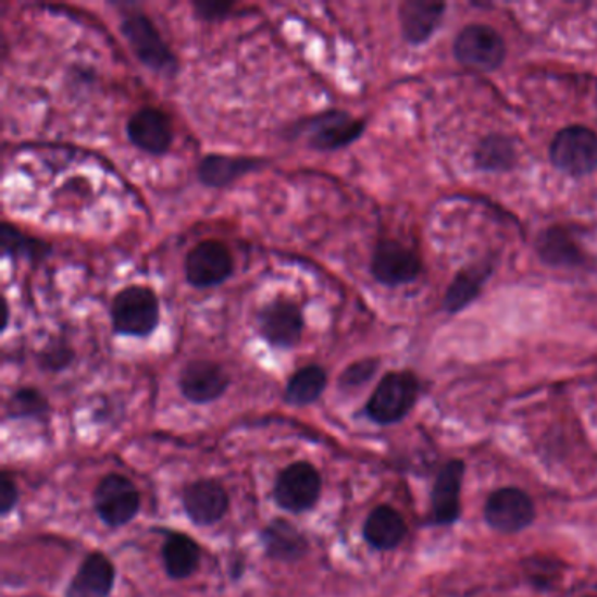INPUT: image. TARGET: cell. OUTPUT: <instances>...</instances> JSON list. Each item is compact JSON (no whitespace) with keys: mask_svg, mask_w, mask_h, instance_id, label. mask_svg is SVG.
Segmentation results:
<instances>
[{"mask_svg":"<svg viewBox=\"0 0 597 597\" xmlns=\"http://www.w3.org/2000/svg\"><path fill=\"white\" fill-rule=\"evenodd\" d=\"M109 314L111 326L117 335L146 338L160 323V300L148 286L130 284L114 295Z\"/></svg>","mask_w":597,"mask_h":597,"instance_id":"cell-1","label":"cell"},{"mask_svg":"<svg viewBox=\"0 0 597 597\" xmlns=\"http://www.w3.org/2000/svg\"><path fill=\"white\" fill-rule=\"evenodd\" d=\"M120 32L130 46L135 57L145 67L163 76H175L179 71V60L171 46L166 45L157 25L148 14L140 11H128L123 14Z\"/></svg>","mask_w":597,"mask_h":597,"instance_id":"cell-2","label":"cell"},{"mask_svg":"<svg viewBox=\"0 0 597 597\" xmlns=\"http://www.w3.org/2000/svg\"><path fill=\"white\" fill-rule=\"evenodd\" d=\"M366 123L347 111H324L289 126L291 137L306 135L307 145L321 153H332L347 148L363 135Z\"/></svg>","mask_w":597,"mask_h":597,"instance_id":"cell-3","label":"cell"},{"mask_svg":"<svg viewBox=\"0 0 597 597\" xmlns=\"http://www.w3.org/2000/svg\"><path fill=\"white\" fill-rule=\"evenodd\" d=\"M418 378L410 372H391L378 382L366 405L369 418L378 424L398 423L418 400Z\"/></svg>","mask_w":597,"mask_h":597,"instance_id":"cell-4","label":"cell"},{"mask_svg":"<svg viewBox=\"0 0 597 597\" xmlns=\"http://www.w3.org/2000/svg\"><path fill=\"white\" fill-rule=\"evenodd\" d=\"M550 160L557 171L584 177L597 169V134L587 126L573 125L554 137Z\"/></svg>","mask_w":597,"mask_h":597,"instance_id":"cell-5","label":"cell"},{"mask_svg":"<svg viewBox=\"0 0 597 597\" xmlns=\"http://www.w3.org/2000/svg\"><path fill=\"white\" fill-rule=\"evenodd\" d=\"M232 251L220 240H202L185 258V277L197 289L216 288L234 275Z\"/></svg>","mask_w":597,"mask_h":597,"instance_id":"cell-6","label":"cell"},{"mask_svg":"<svg viewBox=\"0 0 597 597\" xmlns=\"http://www.w3.org/2000/svg\"><path fill=\"white\" fill-rule=\"evenodd\" d=\"M453 54L467 67L493 73L507 59L503 37L487 25H468L453 42Z\"/></svg>","mask_w":597,"mask_h":597,"instance_id":"cell-7","label":"cell"},{"mask_svg":"<svg viewBox=\"0 0 597 597\" xmlns=\"http://www.w3.org/2000/svg\"><path fill=\"white\" fill-rule=\"evenodd\" d=\"M306 328L303 312L291 298L277 297L258 312V329L270 346L293 349L301 341Z\"/></svg>","mask_w":597,"mask_h":597,"instance_id":"cell-8","label":"cell"},{"mask_svg":"<svg viewBox=\"0 0 597 597\" xmlns=\"http://www.w3.org/2000/svg\"><path fill=\"white\" fill-rule=\"evenodd\" d=\"M372 275L377 283L396 288L410 284L421 275L423 263L418 252L393 238H382L372 257Z\"/></svg>","mask_w":597,"mask_h":597,"instance_id":"cell-9","label":"cell"},{"mask_svg":"<svg viewBox=\"0 0 597 597\" xmlns=\"http://www.w3.org/2000/svg\"><path fill=\"white\" fill-rule=\"evenodd\" d=\"M140 496L126 476L108 475L95 490V510L103 524L122 527L139 513Z\"/></svg>","mask_w":597,"mask_h":597,"instance_id":"cell-10","label":"cell"},{"mask_svg":"<svg viewBox=\"0 0 597 597\" xmlns=\"http://www.w3.org/2000/svg\"><path fill=\"white\" fill-rule=\"evenodd\" d=\"M320 495V473L309 463L291 464L277 476L275 482V501L278 507L288 512H307L318 503Z\"/></svg>","mask_w":597,"mask_h":597,"instance_id":"cell-11","label":"cell"},{"mask_svg":"<svg viewBox=\"0 0 597 597\" xmlns=\"http://www.w3.org/2000/svg\"><path fill=\"white\" fill-rule=\"evenodd\" d=\"M126 137L130 140V145L140 151L153 157H162L174 142L171 117L166 116L165 111L154 105L137 109L126 122Z\"/></svg>","mask_w":597,"mask_h":597,"instance_id":"cell-12","label":"cell"},{"mask_svg":"<svg viewBox=\"0 0 597 597\" xmlns=\"http://www.w3.org/2000/svg\"><path fill=\"white\" fill-rule=\"evenodd\" d=\"M228 386V373L214 361H189L179 373L181 393L191 403L203 405L216 401L225 395Z\"/></svg>","mask_w":597,"mask_h":597,"instance_id":"cell-13","label":"cell"},{"mask_svg":"<svg viewBox=\"0 0 597 597\" xmlns=\"http://www.w3.org/2000/svg\"><path fill=\"white\" fill-rule=\"evenodd\" d=\"M485 519L501 533H517L535 519V505L519 489H499L485 505Z\"/></svg>","mask_w":597,"mask_h":597,"instance_id":"cell-14","label":"cell"},{"mask_svg":"<svg viewBox=\"0 0 597 597\" xmlns=\"http://www.w3.org/2000/svg\"><path fill=\"white\" fill-rule=\"evenodd\" d=\"M266 165L263 158L232 157V154L211 153L198 163V181L207 188H228L237 181Z\"/></svg>","mask_w":597,"mask_h":597,"instance_id":"cell-15","label":"cell"},{"mask_svg":"<svg viewBox=\"0 0 597 597\" xmlns=\"http://www.w3.org/2000/svg\"><path fill=\"white\" fill-rule=\"evenodd\" d=\"M183 503L195 524L212 525L225 517L229 499L220 482L198 481L186 487Z\"/></svg>","mask_w":597,"mask_h":597,"instance_id":"cell-16","label":"cell"},{"mask_svg":"<svg viewBox=\"0 0 597 597\" xmlns=\"http://www.w3.org/2000/svg\"><path fill=\"white\" fill-rule=\"evenodd\" d=\"M114 576L116 571L108 557L90 554L69 585L65 597H108L114 587Z\"/></svg>","mask_w":597,"mask_h":597,"instance_id":"cell-17","label":"cell"},{"mask_svg":"<svg viewBox=\"0 0 597 597\" xmlns=\"http://www.w3.org/2000/svg\"><path fill=\"white\" fill-rule=\"evenodd\" d=\"M445 4L441 2H424V0H407L400 5V25L405 41L410 45H423L438 27L444 16Z\"/></svg>","mask_w":597,"mask_h":597,"instance_id":"cell-18","label":"cell"},{"mask_svg":"<svg viewBox=\"0 0 597 597\" xmlns=\"http://www.w3.org/2000/svg\"><path fill=\"white\" fill-rule=\"evenodd\" d=\"M463 473V464L452 461L436 476L435 489H433V510H435L436 521L440 524H450L458 519Z\"/></svg>","mask_w":597,"mask_h":597,"instance_id":"cell-19","label":"cell"},{"mask_svg":"<svg viewBox=\"0 0 597 597\" xmlns=\"http://www.w3.org/2000/svg\"><path fill=\"white\" fill-rule=\"evenodd\" d=\"M364 539L378 550H391L401 544L407 535L403 517L391 507H378L364 522Z\"/></svg>","mask_w":597,"mask_h":597,"instance_id":"cell-20","label":"cell"},{"mask_svg":"<svg viewBox=\"0 0 597 597\" xmlns=\"http://www.w3.org/2000/svg\"><path fill=\"white\" fill-rule=\"evenodd\" d=\"M538 254L554 266H576L584 263V249L564 228H550L538 237Z\"/></svg>","mask_w":597,"mask_h":597,"instance_id":"cell-21","label":"cell"},{"mask_svg":"<svg viewBox=\"0 0 597 597\" xmlns=\"http://www.w3.org/2000/svg\"><path fill=\"white\" fill-rule=\"evenodd\" d=\"M490 274H493V266L487 263L461 270L450 284V288L447 289L444 300L445 310L453 314V312L463 310L468 303H472L481 295L485 281Z\"/></svg>","mask_w":597,"mask_h":597,"instance_id":"cell-22","label":"cell"},{"mask_svg":"<svg viewBox=\"0 0 597 597\" xmlns=\"http://www.w3.org/2000/svg\"><path fill=\"white\" fill-rule=\"evenodd\" d=\"M163 562L171 579H188L197 571L200 548L189 536L172 533L163 545Z\"/></svg>","mask_w":597,"mask_h":597,"instance_id":"cell-23","label":"cell"},{"mask_svg":"<svg viewBox=\"0 0 597 597\" xmlns=\"http://www.w3.org/2000/svg\"><path fill=\"white\" fill-rule=\"evenodd\" d=\"M266 554L278 561H295L307 552V542L289 522L274 521L263 531Z\"/></svg>","mask_w":597,"mask_h":597,"instance_id":"cell-24","label":"cell"},{"mask_svg":"<svg viewBox=\"0 0 597 597\" xmlns=\"http://www.w3.org/2000/svg\"><path fill=\"white\" fill-rule=\"evenodd\" d=\"M0 249L4 257L22 258L32 263L46 260L53 252L50 244L42 238L32 237L11 223H2L0 226Z\"/></svg>","mask_w":597,"mask_h":597,"instance_id":"cell-25","label":"cell"},{"mask_svg":"<svg viewBox=\"0 0 597 597\" xmlns=\"http://www.w3.org/2000/svg\"><path fill=\"white\" fill-rule=\"evenodd\" d=\"M328 386V373L320 364H307L293 373L286 387V401L295 407L314 403Z\"/></svg>","mask_w":597,"mask_h":597,"instance_id":"cell-26","label":"cell"},{"mask_svg":"<svg viewBox=\"0 0 597 597\" xmlns=\"http://www.w3.org/2000/svg\"><path fill=\"white\" fill-rule=\"evenodd\" d=\"M475 160L485 171H508L515 160L512 140L501 135H490L476 149Z\"/></svg>","mask_w":597,"mask_h":597,"instance_id":"cell-27","label":"cell"},{"mask_svg":"<svg viewBox=\"0 0 597 597\" xmlns=\"http://www.w3.org/2000/svg\"><path fill=\"white\" fill-rule=\"evenodd\" d=\"M46 410H48V400L34 387H23L11 396L10 413L13 418L41 415Z\"/></svg>","mask_w":597,"mask_h":597,"instance_id":"cell-28","label":"cell"},{"mask_svg":"<svg viewBox=\"0 0 597 597\" xmlns=\"http://www.w3.org/2000/svg\"><path fill=\"white\" fill-rule=\"evenodd\" d=\"M378 369L377 360H361L350 364L340 375V386L346 389L360 387L375 375Z\"/></svg>","mask_w":597,"mask_h":597,"instance_id":"cell-29","label":"cell"},{"mask_svg":"<svg viewBox=\"0 0 597 597\" xmlns=\"http://www.w3.org/2000/svg\"><path fill=\"white\" fill-rule=\"evenodd\" d=\"M237 4L235 2H194L195 14L206 22H223L234 14Z\"/></svg>","mask_w":597,"mask_h":597,"instance_id":"cell-30","label":"cell"},{"mask_svg":"<svg viewBox=\"0 0 597 597\" xmlns=\"http://www.w3.org/2000/svg\"><path fill=\"white\" fill-rule=\"evenodd\" d=\"M73 349L62 344H53L48 349L42 350L41 366L50 370H62L73 361Z\"/></svg>","mask_w":597,"mask_h":597,"instance_id":"cell-31","label":"cell"},{"mask_svg":"<svg viewBox=\"0 0 597 597\" xmlns=\"http://www.w3.org/2000/svg\"><path fill=\"white\" fill-rule=\"evenodd\" d=\"M16 503H18V489L10 476L2 475L0 478V512L2 515H8L16 507Z\"/></svg>","mask_w":597,"mask_h":597,"instance_id":"cell-32","label":"cell"}]
</instances>
